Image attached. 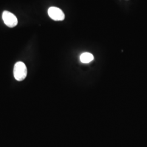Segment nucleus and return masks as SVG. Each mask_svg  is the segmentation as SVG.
<instances>
[{"instance_id": "f257e3e1", "label": "nucleus", "mask_w": 147, "mask_h": 147, "mask_svg": "<svg viewBox=\"0 0 147 147\" xmlns=\"http://www.w3.org/2000/svg\"><path fill=\"white\" fill-rule=\"evenodd\" d=\"M14 76L18 81H23L26 78L27 69L25 63L22 62H18L14 67Z\"/></svg>"}, {"instance_id": "f03ea898", "label": "nucleus", "mask_w": 147, "mask_h": 147, "mask_svg": "<svg viewBox=\"0 0 147 147\" xmlns=\"http://www.w3.org/2000/svg\"><path fill=\"white\" fill-rule=\"evenodd\" d=\"M2 19L5 25L9 27H14L18 25V21L16 16L8 11H4L2 14Z\"/></svg>"}, {"instance_id": "20e7f679", "label": "nucleus", "mask_w": 147, "mask_h": 147, "mask_svg": "<svg viewBox=\"0 0 147 147\" xmlns=\"http://www.w3.org/2000/svg\"><path fill=\"white\" fill-rule=\"evenodd\" d=\"M94 59L93 55L88 53H83L80 56V61L84 63H88L92 61Z\"/></svg>"}, {"instance_id": "7ed1b4c3", "label": "nucleus", "mask_w": 147, "mask_h": 147, "mask_svg": "<svg viewBox=\"0 0 147 147\" xmlns=\"http://www.w3.org/2000/svg\"><path fill=\"white\" fill-rule=\"evenodd\" d=\"M48 14L55 21H62L65 18L63 11L55 7H51L49 8Z\"/></svg>"}]
</instances>
